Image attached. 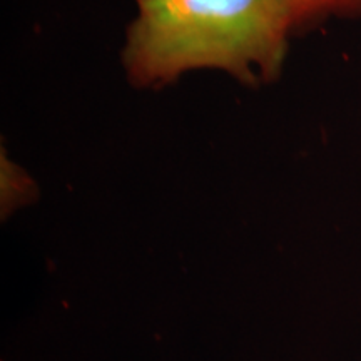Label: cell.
Returning a JSON list of instances; mask_svg holds the SVG:
<instances>
[{"instance_id":"6da1fadb","label":"cell","mask_w":361,"mask_h":361,"mask_svg":"<svg viewBox=\"0 0 361 361\" xmlns=\"http://www.w3.org/2000/svg\"><path fill=\"white\" fill-rule=\"evenodd\" d=\"M123 54L130 82H173L221 69L245 84L273 80L293 34L281 0H135Z\"/></svg>"},{"instance_id":"7a4b0ae2","label":"cell","mask_w":361,"mask_h":361,"mask_svg":"<svg viewBox=\"0 0 361 361\" xmlns=\"http://www.w3.org/2000/svg\"><path fill=\"white\" fill-rule=\"evenodd\" d=\"M291 30L314 25L328 17H361V0H281Z\"/></svg>"}]
</instances>
